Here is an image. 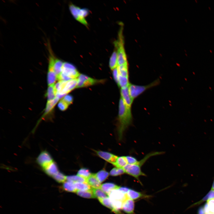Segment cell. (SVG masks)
Instances as JSON below:
<instances>
[{
	"label": "cell",
	"instance_id": "cell-1",
	"mask_svg": "<svg viewBox=\"0 0 214 214\" xmlns=\"http://www.w3.org/2000/svg\"><path fill=\"white\" fill-rule=\"evenodd\" d=\"M131 107L127 106L121 97L119 101L117 133L118 139H122L124 133L132 122Z\"/></svg>",
	"mask_w": 214,
	"mask_h": 214
},
{
	"label": "cell",
	"instance_id": "cell-2",
	"mask_svg": "<svg viewBox=\"0 0 214 214\" xmlns=\"http://www.w3.org/2000/svg\"><path fill=\"white\" fill-rule=\"evenodd\" d=\"M80 73L72 64L67 62H64L61 73L57 77L59 81H67L77 78Z\"/></svg>",
	"mask_w": 214,
	"mask_h": 214
},
{
	"label": "cell",
	"instance_id": "cell-3",
	"mask_svg": "<svg viewBox=\"0 0 214 214\" xmlns=\"http://www.w3.org/2000/svg\"><path fill=\"white\" fill-rule=\"evenodd\" d=\"M121 31L119 33L118 40L115 43L117 52L118 66L128 62Z\"/></svg>",
	"mask_w": 214,
	"mask_h": 214
},
{
	"label": "cell",
	"instance_id": "cell-4",
	"mask_svg": "<svg viewBox=\"0 0 214 214\" xmlns=\"http://www.w3.org/2000/svg\"><path fill=\"white\" fill-rule=\"evenodd\" d=\"M135 164H128L123 169L125 173H126L135 178L142 185L139 180L141 176H146L145 174L143 172L141 169L142 165L139 162Z\"/></svg>",
	"mask_w": 214,
	"mask_h": 214
},
{
	"label": "cell",
	"instance_id": "cell-5",
	"mask_svg": "<svg viewBox=\"0 0 214 214\" xmlns=\"http://www.w3.org/2000/svg\"><path fill=\"white\" fill-rule=\"evenodd\" d=\"M159 82V81L158 79L145 86H139L130 84L128 88L130 96L134 100L148 89L158 85Z\"/></svg>",
	"mask_w": 214,
	"mask_h": 214
},
{
	"label": "cell",
	"instance_id": "cell-6",
	"mask_svg": "<svg viewBox=\"0 0 214 214\" xmlns=\"http://www.w3.org/2000/svg\"><path fill=\"white\" fill-rule=\"evenodd\" d=\"M69 8L72 14L76 20L85 26H87L88 23L85 18L88 14L87 10L81 9L72 4H70Z\"/></svg>",
	"mask_w": 214,
	"mask_h": 214
},
{
	"label": "cell",
	"instance_id": "cell-7",
	"mask_svg": "<svg viewBox=\"0 0 214 214\" xmlns=\"http://www.w3.org/2000/svg\"><path fill=\"white\" fill-rule=\"evenodd\" d=\"M54 161L50 154L45 150L41 152L36 159L37 163L42 169Z\"/></svg>",
	"mask_w": 214,
	"mask_h": 214
},
{
	"label": "cell",
	"instance_id": "cell-8",
	"mask_svg": "<svg viewBox=\"0 0 214 214\" xmlns=\"http://www.w3.org/2000/svg\"><path fill=\"white\" fill-rule=\"evenodd\" d=\"M78 84V79L74 78L67 81L62 90L56 94V97L59 99L65 96L68 93L76 88Z\"/></svg>",
	"mask_w": 214,
	"mask_h": 214
},
{
	"label": "cell",
	"instance_id": "cell-9",
	"mask_svg": "<svg viewBox=\"0 0 214 214\" xmlns=\"http://www.w3.org/2000/svg\"><path fill=\"white\" fill-rule=\"evenodd\" d=\"M78 84L76 88L91 86L97 83L98 81L82 74H80L77 78Z\"/></svg>",
	"mask_w": 214,
	"mask_h": 214
},
{
	"label": "cell",
	"instance_id": "cell-10",
	"mask_svg": "<svg viewBox=\"0 0 214 214\" xmlns=\"http://www.w3.org/2000/svg\"><path fill=\"white\" fill-rule=\"evenodd\" d=\"M120 94L121 97L125 104L128 107L131 108L133 99L132 98L130 95L128 86L121 88Z\"/></svg>",
	"mask_w": 214,
	"mask_h": 214
},
{
	"label": "cell",
	"instance_id": "cell-11",
	"mask_svg": "<svg viewBox=\"0 0 214 214\" xmlns=\"http://www.w3.org/2000/svg\"><path fill=\"white\" fill-rule=\"evenodd\" d=\"M96 153L100 158L114 165L118 157L117 156L107 152L99 151H96Z\"/></svg>",
	"mask_w": 214,
	"mask_h": 214
},
{
	"label": "cell",
	"instance_id": "cell-12",
	"mask_svg": "<svg viewBox=\"0 0 214 214\" xmlns=\"http://www.w3.org/2000/svg\"><path fill=\"white\" fill-rule=\"evenodd\" d=\"M134 208V200L128 198L124 201L122 209L128 214H133Z\"/></svg>",
	"mask_w": 214,
	"mask_h": 214
},
{
	"label": "cell",
	"instance_id": "cell-13",
	"mask_svg": "<svg viewBox=\"0 0 214 214\" xmlns=\"http://www.w3.org/2000/svg\"><path fill=\"white\" fill-rule=\"evenodd\" d=\"M111 200H119L124 202L128 198L127 194H125L118 189L111 191L108 194Z\"/></svg>",
	"mask_w": 214,
	"mask_h": 214
},
{
	"label": "cell",
	"instance_id": "cell-14",
	"mask_svg": "<svg viewBox=\"0 0 214 214\" xmlns=\"http://www.w3.org/2000/svg\"><path fill=\"white\" fill-rule=\"evenodd\" d=\"M43 169L46 174L52 177L59 171L57 165L54 161Z\"/></svg>",
	"mask_w": 214,
	"mask_h": 214
},
{
	"label": "cell",
	"instance_id": "cell-15",
	"mask_svg": "<svg viewBox=\"0 0 214 214\" xmlns=\"http://www.w3.org/2000/svg\"><path fill=\"white\" fill-rule=\"evenodd\" d=\"M86 182L92 188H99L101 185V183L97 179L95 174H91L86 179Z\"/></svg>",
	"mask_w": 214,
	"mask_h": 214
},
{
	"label": "cell",
	"instance_id": "cell-16",
	"mask_svg": "<svg viewBox=\"0 0 214 214\" xmlns=\"http://www.w3.org/2000/svg\"><path fill=\"white\" fill-rule=\"evenodd\" d=\"M57 77L52 67H48L47 75V81L48 86L54 84L57 80Z\"/></svg>",
	"mask_w": 214,
	"mask_h": 214
},
{
	"label": "cell",
	"instance_id": "cell-17",
	"mask_svg": "<svg viewBox=\"0 0 214 214\" xmlns=\"http://www.w3.org/2000/svg\"><path fill=\"white\" fill-rule=\"evenodd\" d=\"M127 196L128 198L133 200L141 198L147 197V196L140 192L130 188L127 194Z\"/></svg>",
	"mask_w": 214,
	"mask_h": 214
},
{
	"label": "cell",
	"instance_id": "cell-18",
	"mask_svg": "<svg viewBox=\"0 0 214 214\" xmlns=\"http://www.w3.org/2000/svg\"><path fill=\"white\" fill-rule=\"evenodd\" d=\"M59 99V98L56 97L55 99L52 100L47 101L45 111L42 117L43 118L45 117L46 115H47L52 110Z\"/></svg>",
	"mask_w": 214,
	"mask_h": 214
},
{
	"label": "cell",
	"instance_id": "cell-19",
	"mask_svg": "<svg viewBox=\"0 0 214 214\" xmlns=\"http://www.w3.org/2000/svg\"><path fill=\"white\" fill-rule=\"evenodd\" d=\"M120 187L112 183H106L102 184L100 188L108 195L112 190L118 189Z\"/></svg>",
	"mask_w": 214,
	"mask_h": 214
},
{
	"label": "cell",
	"instance_id": "cell-20",
	"mask_svg": "<svg viewBox=\"0 0 214 214\" xmlns=\"http://www.w3.org/2000/svg\"><path fill=\"white\" fill-rule=\"evenodd\" d=\"M64 62L55 57L54 63V70L57 77L61 73Z\"/></svg>",
	"mask_w": 214,
	"mask_h": 214
},
{
	"label": "cell",
	"instance_id": "cell-21",
	"mask_svg": "<svg viewBox=\"0 0 214 214\" xmlns=\"http://www.w3.org/2000/svg\"><path fill=\"white\" fill-rule=\"evenodd\" d=\"M109 67L113 70L118 67L117 55V50L113 52L109 60Z\"/></svg>",
	"mask_w": 214,
	"mask_h": 214
},
{
	"label": "cell",
	"instance_id": "cell-22",
	"mask_svg": "<svg viewBox=\"0 0 214 214\" xmlns=\"http://www.w3.org/2000/svg\"><path fill=\"white\" fill-rule=\"evenodd\" d=\"M54 84L48 86L46 95L47 101L52 100L56 97V92L54 87Z\"/></svg>",
	"mask_w": 214,
	"mask_h": 214
},
{
	"label": "cell",
	"instance_id": "cell-23",
	"mask_svg": "<svg viewBox=\"0 0 214 214\" xmlns=\"http://www.w3.org/2000/svg\"><path fill=\"white\" fill-rule=\"evenodd\" d=\"M117 68L119 75L122 76L128 77V62L118 66Z\"/></svg>",
	"mask_w": 214,
	"mask_h": 214
},
{
	"label": "cell",
	"instance_id": "cell-24",
	"mask_svg": "<svg viewBox=\"0 0 214 214\" xmlns=\"http://www.w3.org/2000/svg\"><path fill=\"white\" fill-rule=\"evenodd\" d=\"M63 183V188L64 190L72 192H76L77 191L75 186L74 182L67 181Z\"/></svg>",
	"mask_w": 214,
	"mask_h": 214
},
{
	"label": "cell",
	"instance_id": "cell-25",
	"mask_svg": "<svg viewBox=\"0 0 214 214\" xmlns=\"http://www.w3.org/2000/svg\"><path fill=\"white\" fill-rule=\"evenodd\" d=\"M128 164L126 156L118 157L114 166L116 167L123 168Z\"/></svg>",
	"mask_w": 214,
	"mask_h": 214
},
{
	"label": "cell",
	"instance_id": "cell-26",
	"mask_svg": "<svg viewBox=\"0 0 214 214\" xmlns=\"http://www.w3.org/2000/svg\"><path fill=\"white\" fill-rule=\"evenodd\" d=\"M76 193L77 194L82 197L87 198H95L92 188L87 191L77 190Z\"/></svg>",
	"mask_w": 214,
	"mask_h": 214
},
{
	"label": "cell",
	"instance_id": "cell-27",
	"mask_svg": "<svg viewBox=\"0 0 214 214\" xmlns=\"http://www.w3.org/2000/svg\"><path fill=\"white\" fill-rule=\"evenodd\" d=\"M94 196L98 200L107 197L108 195L103 191L100 188H92Z\"/></svg>",
	"mask_w": 214,
	"mask_h": 214
},
{
	"label": "cell",
	"instance_id": "cell-28",
	"mask_svg": "<svg viewBox=\"0 0 214 214\" xmlns=\"http://www.w3.org/2000/svg\"><path fill=\"white\" fill-rule=\"evenodd\" d=\"M118 81L117 84L121 88L128 87L130 84L128 77L122 76L119 75Z\"/></svg>",
	"mask_w": 214,
	"mask_h": 214
},
{
	"label": "cell",
	"instance_id": "cell-29",
	"mask_svg": "<svg viewBox=\"0 0 214 214\" xmlns=\"http://www.w3.org/2000/svg\"><path fill=\"white\" fill-rule=\"evenodd\" d=\"M95 176L100 182L106 180L109 175V173L104 170H101L95 174Z\"/></svg>",
	"mask_w": 214,
	"mask_h": 214
},
{
	"label": "cell",
	"instance_id": "cell-30",
	"mask_svg": "<svg viewBox=\"0 0 214 214\" xmlns=\"http://www.w3.org/2000/svg\"><path fill=\"white\" fill-rule=\"evenodd\" d=\"M211 199H214V190L211 189L208 193L201 200L192 205L191 207L198 205L203 202Z\"/></svg>",
	"mask_w": 214,
	"mask_h": 214
},
{
	"label": "cell",
	"instance_id": "cell-31",
	"mask_svg": "<svg viewBox=\"0 0 214 214\" xmlns=\"http://www.w3.org/2000/svg\"><path fill=\"white\" fill-rule=\"evenodd\" d=\"M66 180L73 182H86V179L77 175H71L66 176Z\"/></svg>",
	"mask_w": 214,
	"mask_h": 214
},
{
	"label": "cell",
	"instance_id": "cell-32",
	"mask_svg": "<svg viewBox=\"0 0 214 214\" xmlns=\"http://www.w3.org/2000/svg\"><path fill=\"white\" fill-rule=\"evenodd\" d=\"M74 183L77 190L87 191L91 189L90 186L86 182H77Z\"/></svg>",
	"mask_w": 214,
	"mask_h": 214
},
{
	"label": "cell",
	"instance_id": "cell-33",
	"mask_svg": "<svg viewBox=\"0 0 214 214\" xmlns=\"http://www.w3.org/2000/svg\"><path fill=\"white\" fill-rule=\"evenodd\" d=\"M99 200L103 205L110 208L113 211L114 208L112 201L109 197H107L103 199H100Z\"/></svg>",
	"mask_w": 214,
	"mask_h": 214
},
{
	"label": "cell",
	"instance_id": "cell-34",
	"mask_svg": "<svg viewBox=\"0 0 214 214\" xmlns=\"http://www.w3.org/2000/svg\"><path fill=\"white\" fill-rule=\"evenodd\" d=\"M91 174L89 170L83 168L80 169L77 174V175L86 179Z\"/></svg>",
	"mask_w": 214,
	"mask_h": 214
},
{
	"label": "cell",
	"instance_id": "cell-35",
	"mask_svg": "<svg viewBox=\"0 0 214 214\" xmlns=\"http://www.w3.org/2000/svg\"><path fill=\"white\" fill-rule=\"evenodd\" d=\"M53 178L59 183H64L66 180V176L60 171L54 176Z\"/></svg>",
	"mask_w": 214,
	"mask_h": 214
},
{
	"label": "cell",
	"instance_id": "cell-36",
	"mask_svg": "<svg viewBox=\"0 0 214 214\" xmlns=\"http://www.w3.org/2000/svg\"><path fill=\"white\" fill-rule=\"evenodd\" d=\"M125 173L123 168L115 167L112 169L110 171V174L114 176H118Z\"/></svg>",
	"mask_w": 214,
	"mask_h": 214
},
{
	"label": "cell",
	"instance_id": "cell-37",
	"mask_svg": "<svg viewBox=\"0 0 214 214\" xmlns=\"http://www.w3.org/2000/svg\"><path fill=\"white\" fill-rule=\"evenodd\" d=\"M68 106L69 105L62 99L59 101L58 105V108L62 111L65 110Z\"/></svg>",
	"mask_w": 214,
	"mask_h": 214
},
{
	"label": "cell",
	"instance_id": "cell-38",
	"mask_svg": "<svg viewBox=\"0 0 214 214\" xmlns=\"http://www.w3.org/2000/svg\"><path fill=\"white\" fill-rule=\"evenodd\" d=\"M128 164H135L136 163L138 160L134 157L130 156H126Z\"/></svg>",
	"mask_w": 214,
	"mask_h": 214
},
{
	"label": "cell",
	"instance_id": "cell-39",
	"mask_svg": "<svg viewBox=\"0 0 214 214\" xmlns=\"http://www.w3.org/2000/svg\"><path fill=\"white\" fill-rule=\"evenodd\" d=\"M62 99L69 105L72 103L73 100V97L70 95H66Z\"/></svg>",
	"mask_w": 214,
	"mask_h": 214
},
{
	"label": "cell",
	"instance_id": "cell-40",
	"mask_svg": "<svg viewBox=\"0 0 214 214\" xmlns=\"http://www.w3.org/2000/svg\"><path fill=\"white\" fill-rule=\"evenodd\" d=\"M113 74L114 80L118 84L119 73L117 67L113 70Z\"/></svg>",
	"mask_w": 214,
	"mask_h": 214
},
{
	"label": "cell",
	"instance_id": "cell-41",
	"mask_svg": "<svg viewBox=\"0 0 214 214\" xmlns=\"http://www.w3.org/2000/svg\"><path fill=\"white\" fill-rule=\"evenodd\" d=\"M130 188L126 187H120L118 189L119 190L125 194H127Z\"/></svg>",
	"mask_w": 214,
	"mask_h": 214
},
{
	"label": "cell",
	"instance_id": "cell-42",
	"mask_svg": "<svg viewBox=\"0 0 214 214\" xmlns=\"http://www.w3.org/2000/svg\"><path fill=\"white\" fill-rule=\"evenodd\" d=\"M211 189L214 190V179L213 181V182L212 184Z\"/></svg>",
	"mask_w": 214,
	"mask_h": 214
},
{
	"label": "cell",
	"instance_id": "cell-43",
	"mask_svg": "<svg viewBox=\"0 0 214 214\" xmlns=\"http://www.w3.org/2000/svg\"><path fill=\"white\" fill-rule=\"evenodd\" d=\"M209 9H210V7H209Z\"/></svg>",
	"mask_w": 214,
	"mask_h": 214
},
{
	"label": "cell",
	"instance_id": "cell-44",
	"mask_svg": "<svg viewBox=\"0 0 214 214\" xmlns=\"http://www.w3.org/2000/svg\"><path fill=\"white\" fill-rule=\"evenodd\" d=\"M210 51L211 52V53H212V51H211V50H210Z\"/></svg>",
	"mask_w": 214,
	"mask_h": 214
}]
</instances>
